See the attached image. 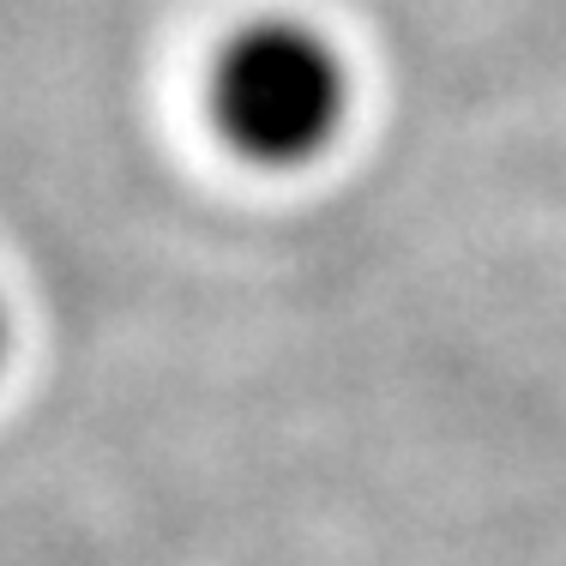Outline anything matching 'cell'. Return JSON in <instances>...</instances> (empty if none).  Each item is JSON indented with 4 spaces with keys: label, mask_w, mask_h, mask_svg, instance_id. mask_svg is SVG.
I'll list each match as a JSON object with an SVG mask.
<instances>
[{
    "label": "cell",
    "mask_w": 566,
    "mask_h": 566,
    "mask_svg": "<svg viewBox=\"0 0 566 566\" xmlns=\"http://www.w3.org/2000/svg\"><path fill=\"white\" fill-rule=\"evenodd\" d=\"M206 115L253 169H307L344 139L356 73L332 31L290 12L248 19L223 36L206 73Z\"/></svg>",
    "instance_id": "6da1fadb"
},
{
    "label": "cell",
    "mask_w": 566,
    "mask_h": 566,
    "mask_svg": "<svg viewBox=\"0 0 566 566\" xmlns=\"http://www.w3.org/2000/svg\"><path fill=\"white\" fill-rule=\"evenodd\" d=\"M0 361H7V314H0Z\"/></svg>",
    "instance_id": "7a4b0ae2"
}]
</instances>
